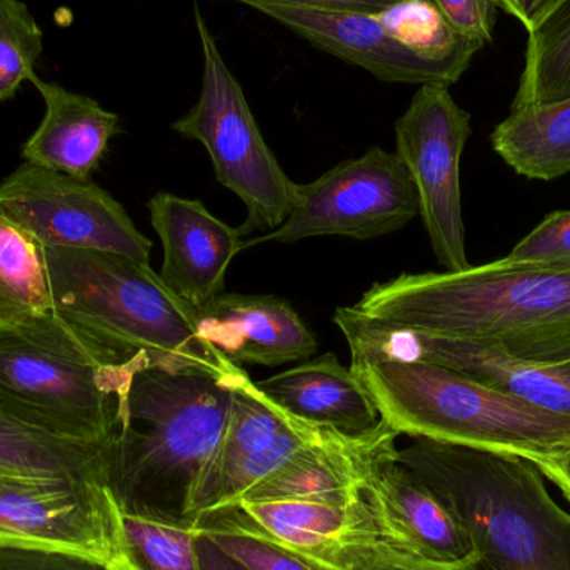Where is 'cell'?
<instances>
[{
  "label": "cell",
  "instance_id": "cell-2",
  "mask_svg": "<svg viewBox=\"0 0 570 570\" xmlns=\"http://www.w3.org/2000/svg\"><path fill=\"white\" fill-rule=\"evenodd\" d=\"M246 374L142 371L104 444V474L120 511L190 521L194 491L216 455Z\"/></svg>",
  "mask_w": 570,
  "mask_h": 570
},
{
  "label": "cell",
  "instance_id": "cell-31",
  "mask_svg": "<svg viewBox=\"0 0 570 570\" xmlns=\"http://www.w3.org/2000/svg\"><path fill=\"white\" fill-rule=\"evenodd\" d=\"M452 27L481 42H492L499 0H431Z\"/></svg>",
  "mask_w": 570,
  "mask_h": 570
},
{
  "label": "cell",
  "instance_id": "cell-13",
  "mask_svg": "<svg viewBox=\"0 0 570 570\" xmlns=\"http://www.w3.org/2000/svg\"><path fill=\"white\" fill-rule=\"evenodd\" d=\"M331 432L285 412L246 372L237 384L226 435L194 491L190 521L239 504L295 452Z\"/></svg>",
  "mask_w": 570,
  "mask_h": 570
},
{
  "label": "cell",
  "instance_id": "cell-3",
  "mask_svg": "<svg viewBox=\"0 0 570 570\" xmlns=\"http://www.w3.org/2000/svg\"><path fill=\"white\" fill-rule=\"evenodd\" d=\"M46 249L53 312L92 335L137 372L237 374L199 334V312L150 264L102 250Z\"/></svg>",
  "mask_w": 570,
  "mask_h": 570
},
{
  "label": "cell",
  "instance_id": "cell-23",
  "mask_svg": "<svg viewBox=\"0 0 570 570\" xmlns=\"http://www.w3.org/2000/svg\"><path fill=\"white\" fill-rule=\"evenodd\" d=\"M53 312L46 249L0 213V331Z\"/></svg>",
  "mask_w": 570,
  "mask_h": 570
},
{
  "label": "cell",
  "instance_id": "cell-30",
  "mask_svg": "<svg viewBox=\"0 0 570 570\" xmlns=\"http://www.w3.org/2000/svg\"><path fill=\"white\" fill-rule=\"evenodd\" d=\"M505 257L525 263H570V210L546 217Z\"/></svg>",
  "mask_w": 570,
  "mask_h": 570
},
{
  "label": "cell",
  "instance_id": "cell-17",
  "mask_svg": "<svg viewBox=\"0 0 570 570\" xmlns=\"http://www.w3.org/2000/svg\"><path fill=\"white\" fill-rule=\"evenodd\" d=\"M199 312V334L234 364L304 362L317 341L301 315L276 295L220 294Z\"/></svg>",
  "mask_w": 570,
  "mask_h": 570
},
{
  "label": "cell",
  "instance_id": "cell-27",
  "mask_svg": "<svg viewBox=\"0 0 570 570\" xmlns=\"http://www.w3.org/2000/svg\"><path fill=\"white\" fill-rule=\"evenodd\" d=\"M196 524L214 544L249 570H341L266 538L229 509L204 515Z\"/></svg>",
  "mask_w": 570,
  "mask_h": 570
},
{
  "label": "cell",
  "instance_id": "cell-36",
  "mask_svg": "<svg viewBox=\"0 0 570 570\" xmlns=\"http://www.w3.org/2000/svg\"><path fill=\"white\" fill-rule=\"evenodd\" d=\"M535 465L541 469L544 478H548L549 481L554 482L561 489L562 494H564L570 504V451L568 454L561 455V458Z\"/></svg>",
  "mask_w": 570,
  "mask_h": 570
},
{
  "label": "cell",
  "instance_id": "cell-32",
  "mask_svg": "<svg viewBox=\"0 0 570 570\" xmlns=\"http://www.w3.org/2000/svg\"><path fill=\"white\" fill-rule=\"evenodd\" d=\"M0 570H112L92 559L63 552L0 544Z\"/></svg>",
  "mask_w": 570,
  "mask_h": 570
},
{
  "label": "cell",
  "instance_id": "cell-35",
  "mask_svg": "<svg viewBox=\"0 0 570 570\" xmlns=\"http://www.w3.org/2000/svg\"><path fill=\"white\" fill-rule=\"evenodd\" d=\"M197 525V524H196ZM199 538H197V549H199L200 564L203 570H249L246 566L240 564L233 556L214 544L206 534L197 529Z\"/></svg>",
  "mask_w": 570,
  "mask_h": 570
},
{
  "label": "cell",
  "instance_id": "cell-15",
  "mask_svg": "<svg viewBox=\"0 0 570 570\" xmlns=\"http://www.w3.org/2000/svg\"><path fill=\"white\" fill-rule=\"evenodd\" d=\"M147 209L163 244L159 276L167 287L196 308L224 294L227 271L246 249L243 233L217 219L200 200L170 193L156 194Z\"/></svg>",
  "mask_w": 570,
  "mask_h": 570
},
{
  "label": "cell",
  "instance_id": "cell-5",
  "mask_svg": "<svg viewBox=\"0 0 570 570\" xmlns=\"http://www.w3.org/2000/svg\"><path fill=\"white\" fill-rule=\"evenodd\" d=\"M382 421L401 435L519 455L534 464L570 451V417L428 362L351 355Z\"/></svg>",
  "mask_w": 570,
  "mask_h": 570
},
{
  "label": "cell",
  "instance_id": "cell-8",
  "mask_svg": "<svg viewBox=\"0 0 570 570\" xmlns=\"http://www.w3.org/2000/svg\"><path fill=\"white\" fill-rule=\"evenodd\" d=\"M419 216V197L397 153L371 147L308 184H298L297 200L277 229L244 246H291L311 237L341 236L367 240L397 233Z\"/></svg>",
  "mask_w": 570,
  "mask_h": 570
},
{
  "label": "cell",
  "instance_id": "cell-10",
  "mask_svg": "<svg viewBox=\"0 0 570 570\" xmlns=\"http://www.w3.org/2000/svg\"><path fill=\"white\" fill-rule=\"evenodd\" d=\"M0 213L40 246L102 250L149 264L153 243L94 180L23 163L0 183Z\"/></svg>",
  "mask_w": 570,
  "mask_h": 570
},
{
  "label": "cell",
  "instance_id": "cell-33",
  "mask_svg": "<svg viewBox=\"0 0 570 570\" xmlns=\"http://www.w3.org/2000/svg\"><path fill=\"white\" fill-rule=\"evenodd\" d=\"M253 6L257 2L285 3L305 9L328 10V12L379 13L402 0H237Z\"/></svg>",
  "mask_w": 570,
  "mask_h": 570
},
{
  "label": "cell",
  "instance_id": "cell-6",
  "mask_svg": "<svg viewBox=\"0 0 570 570\" xmlns=\"http://www.w3.org/2000/svg\"><path fill=\"white\" fill-rule=\"evenodd\" d=\"M136 374L56 312L0 331V404L57 438L106 444Z\"/></svg>",
  "mask_w": 570,
  "mask_h": 570
},
{
  "label": "cell",
  "instance_id": "cell-25",
  "mask_svg": "<svg viewBox=\"0 0 570 570\" xmlns=\"http://www.w3.org/2000/svg\"><path fill=\"white\" fill-rule=\"evenodd\" d=\"M570 99V0L529 30L524 72L512 109Z\"/></svg>",
  "mask_w": 570,
  "mask_h": 570
},
{
  "label": "cell",
  "instance_id": "cell-7",
  "mask_svg": "<svg viewBox=\"0 0 570 570\" xmlns=\"http://www.w3.org/2000/svg\"><path fill=\"white\" fill-rule=\"evenodd\" d=\"M204 73L196 106L173 124V130L206 147L217 180L233 190L247 209L240 233H269L294 210L297 187L267 146L244 96L224 62L203 13L196 10Z\"/></svg>",
  "mask_w": 570,
  "mask_h": 570
},
{
  "label": "cell",
  "instance_id": "cell-12",
  "mask_svg": "<svg viewBox=\"0 0 570 570\" xmlns=\"http://www.w3.org/2000/svg\"><path fill=\"white\" fill-rule=\"evenodd\" d=\"M335 325L351 355L428 362L468 375L535 407L570 417V362H532L444 335L389 327L337 308Z\"/></svg>",
  "mask_w": 570,
  "mask_h": 570
},
{
  "label": "cell",
  "instance_id": "cell-20",
  "mask_svg": "<svg viewBox=\"0 0 570 570\" xmlns=\"http://www.w3.org/2000/svg\"><path fill=\"white\" fill-rule=\"evenodd\" d=\"M256 384L294 417L348 438H361L382 424L377 407L352 368L334 354L304 361Z\"/></svg>",
  "mask_w": 570,
  "mask_h": 570
},
{
  "label": "cell",
  "instance_id": "cell-28",
  "mask_svg": "<svg viewBox=\"0 0 570 570\" xmlns=\"http://www.w3.org/2000/svg\"><path fill=\"white\" fill-rule=\"evenodd\" d=\"M42 39V29L26 3L0 0V100L12 99L20 83L36 73Z\"/></svg>",
  "mask_w": 570,
  "mask_h": 570
},
{
  "label": "cell",
  "instance_id": "cell-21",
  "mask_svg": "<svg viewBox=\"0 0 570 570\" xmlns=\"http://www.w3.org/2000/svg\"><path fill=\"white\" fill-rule=\"evenodd\" d=\"M0 475L106 484L104 445L57 438L0 404Z\"/></svg>",
  "mask_w": 570,
  "mask_h": 570
},
{
  "label": "cell",
  "instance_id": "cell-9",
  "mask_svg": "<svg viewBox=\"0 0 570 570\" xmlns=\"http://www.w3.org/2000/svg\"><path fill=\"white\" fill-rule=\"evenodd\" d=\"M471 132V114L442 83L421 86L395 122V153L417 190L419 216L439 264L451 273L471 267L461 200V157Z\"/></svg>",
  "mask_w": 570,
  "mask_h": 570
},
{
  "label": "cell",
  "instance_id": "cell-11",
  "mask_svg": "<svg viewBox=\"0 0 570 570\" xmlns=\"http://www.w3.org/2000/svg\"><path fill=\"white\" fill-rule=\"evenodd\" d=\"M0 544L124 570L120 509L104 482L0 475Z\"/></svg>",
  "mask_w": 570,
  "mask_h": 570
},
{
  "label": "cell",
  "instance_id": "cell-18",
  "mask_svg": "<svg viewBox=\"0 0 570 570\" xmlns=\"http://www.w3.org/2000/svg\"><path fill=\"white\" fill-rule=\"evenodd\" d=\"M229 511L266 538L332 568H337L348 542L377 535L361 491L337 498L239 502Z\"/></svg>",
  "mask_w": 570,
  "mask_h": 570
},
{
  "label": "cell",
  "instance_id": "cell-26",
  "mask_svg": "<svg viewBox=\"0 0 570 570\" xmlns=\"http://www.w3.org/2000/svg\"><path fill=\"white\" fill-rule=\"evenodd\" d=\"M196 522L120 511L124 570H203Z\"/></svg>",
  "mask_w": 570,
  "mask_h": 570
},
{
  "label": "cell",
  "instance_id": "cell-22",
  "mask_svg": "<svg viewBox=\"0 0 570 570\" xmlns=\"http://www.w3.org/2000/svg\"><path fill=\"white\" fill-rule=\"evenodd\" d=\"M495 153L528 179L570 173V99L512 109L491 136Z\"/></svg>",
  "mask_w": 570,
  "mask_h": 570
},
{
  "label": "cell",
  "instance_id": "cell-4",
  "mask_svg": "<svg viewBox=\"0 0 570 570\" xmlns=\"http://www.w3.org/2000/svg\"><path fill=\"white\" fill-rule=\"evenodd\" d=\"M397 459L458 515L475 570H570V514L534 462L429 439H412Z\"/></svg>",
  "mask_w": 570,
  "mask_h": 570
},
{
  "label": "cell",
  "instance_id": "cell-29",
  "mask_svg": "<svg viewBox=\"0 0 570 570\" xmlns=\"http://www.w3.org/2000/svg\"><path fill=\"white\" fill-rule=\"evenodd\" d=\"M341 570H475L458 566L438 564L415 558L385 544L377 535H365L348 542L338 558Z\"/></svg>",
  "mask_w": 570,
  "mask_h": 570
},
{
  "label": "cell",
  "instance_id": "cell-19",
  "mask_svg": "<svg viewBox=\"0 0 570 570\" xmlns=\"http://www.w3.org/2000/svg\"><path fill=\"white\" fill-rule=\"evenodd\" d=\"M46 102V116L22 146V159L32 166L77 179H90L106 156L110 139L120 132L117 114L97 100L30 76Z\"/></svg>",
  "mask_w": 570,
  "mask_h": 570
},
{
  "label": "cell",
  "instance_id": "cell-34",
  "mask_svg": "<svg viewBox=\"0 0 570 570\" xmlns=\"http://www.w3.org/2000/svg\"><path fill=\"white\" fill-rule=\"evenodd\" d=\"M561 2L562 0H499V9L518 19L529 32Z\"/></svg>",
  "mask_w": 570,
  "mask_h": 570
},
{
  "label": "cell",
  "instance_id": "cell-1",
  "mask_svg": "<svg viewBox=\"0 0 570 570\" xmlns=\"http://www.w3.org/2000/svg\"><path fill=\"white\" fill-rule=\"evenodd\" d=\"M352 311L522 361L570 362V263L504 257L458 273L401 274L372 285Z\"/></svg>",
  "mask_w": 570,
  "mask_h": 570
},
{
  "label": "cell",
  "instance_id": "cell-14",
  "mask_svg": "<svg viewBox=\"0 0 570 570\" xmlns=\"http://www.w3.org/2000/svg\"><path fill=\"white\" fill-rule=\"evenodd\" d=\"M397 438L379 444L362 468L361 494L377 538L425 561L474 569L471 535L444 499L399 461Z\"/></svg>",
  "mask_w": 570,
  "mask_h": 570
},
{
  "label": "cell",
  "instance_id": "cell-24",
  "mask_svg": "<svg viewBox=\"0 0 570 570\" xmlns=\"http://www.w3.org/2000/svg\"><path fill=\"white\" fill-rule=\"evenodd\" d=\"M377 17L399 42L444 69L455 82L484 47L481 40L471 39L452 27L431 0H402Z\"/></svg>",
  "mask_w": 570,
  "mask_h": 570
},
{
  "label": "cell",
  "instance_id": "cell-16",
  "mask_svg": "<svg viewBox=\"0 0 570 570\" xmlns=\"http://www.w3.org/2000/svg\"><path fill=\"white\" fill-rule=\"evenodd\" d=\"M254 9L273 17L302 39L368 70L381 80L404 83H442L455 80L435 63L399 42L377 13L328 12L285 3L257 2Z\"/></svg>",
  "mask_w": 570,
  "mask_h": 570
}]
</instances>
